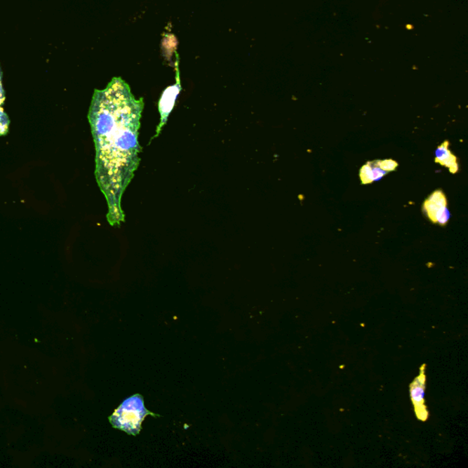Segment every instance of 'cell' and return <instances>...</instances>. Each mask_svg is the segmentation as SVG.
Segmentation results:
<instances>
[{"instance_id": "6da1fadb", "label": "cell", "mask_w": 468, "mask_h": 468, "mask_svg": "<svg viewBox=\"0 0 468 468\" xmlns=\"http://www.w3.org/2000/svg\"><path fill=\"white\" fill-rule=\"evenodd\" d=\"M143 99H135L122 78L116 77L104 90H95L88 119L95 145V178L107 201L111 226L125 222L123 192L140 164L138 141Z\"/></svg>"}, {"instance_id": "7a4b0ae2", "label": "cell", "mask_w": 468, "mask_h": 468, "mask_svg": "<svg viewBox=\"0 0 468 468\" xmlns=\"http://www.w3.org/2000/svg\"><path fill=\"white\" fill-rule=\"evenodd\" d=\"M149 415H153V413L145 407L143 398L135 394L123 401L111 415L110 421L114 428L135 436L140 434L142 422Z\"/></svg>"}, {"instance_id": "3957f363", "label": "cell", "mask_w": 468, "mask_h": 468, "mask_svg": "<svg viewBox=\"0 0 468 468\" xmlns=\"http://www.w3.org/2000/svg\"><path fill=\"white\" fill-rule=\"evenodd\" d=\"M425 365H422L418 377L410 385V396L413 406L415 407L416 417L420 421L425 422L428 419V410L425 406Z\"/></svg>"}, {"instance_id": "277c9868", "label": "cell", "mask_w": 468, "mask_h": 468, "mask_svg": "<svg viewBox=\"0 0 468 468\" xmlns=\"http://www.w3.org/2000/svg\"><path fill=\"white\" fill-rule=\"evenodd\" d=\"M424 211L434 223L446 225L449 220L448 201L442 190L432 193L430 197L424 202Z\"/></svg>"}, {"instance_id": "5b68a950", "label": "cell", "mask_w": 468, "mask_h": 468, "mask_svg": "<svg viewBox=\"0 0 468 468\" xmlns=\"http://www.w3.org/2000/svg\"><path fill=\"white\" fill-rule=\"evenodd\" d=\"M180 91V86L179 84L171 86L170 88L165 91L161 98H160L159 104L160 122L159 126H156V135H154L152 140L154 138L159 137L160 132H161V130L164 128L166 123H167L168 116H170L171 111L173 110L175 102H176L177 96L179 95Z\"/></svg>"}, {"instance_id": "8992f818", "label": "cell", "mask_w": 468, "mask_h": 468, "mask_svg": "<svg viewBox=\"0 0 468 468\" xmlns=\"http://www.w3.org/2000/svg\"><path fill=\"white\" fill-rule=\"evenodd\" d=\"M449 142L445 141L436 152V162L440 165L449 168L451 173H457L458 171V163L454 154L448 149Z\"/></svg>"}, {"instance_id": "52a82bcc", "label": "cell", "mask_w": 468, "mask_h": 468, "mask_svg": "<svg viewBox=\"0 0 468 468\" xmlns=\"http://www.w3.org/2000/svg\"><path fill=\"white\" fill-rule=\"evenodd\" d=\"M359 178H361L362 184H370L375 181L374 178V171L373 163H367L359 171Z\"/></svg>"}, {"instance_id": "ba28073f", "label": "cell", "mask_w": 468, "mask_h": 468, "mask_svg": "<svg viewBox=\"0 0 468 468\" xmlns=\"http://www.w3.org/2000/svg\"><path fill=\"white\" fill-rule=\"evenodd\" d=\"M376 165L380 168V170L385 171L386 172H391L396 170L398 167V163L394 161L392 159H385L382 160V161H377Z\"/></svg>"}]
</instances>
